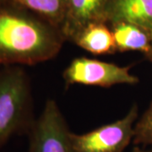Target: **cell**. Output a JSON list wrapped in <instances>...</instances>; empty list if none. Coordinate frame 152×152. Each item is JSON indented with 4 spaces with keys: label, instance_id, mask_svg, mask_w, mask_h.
I'll use <instances>...</instances> for the list:
<instances>
[{
    "label": "cell",
    "instance_id": "cell-3",
    "mask_svg": "<svg viewBox=\"0 0 152 152\" xmlns=\"http://www.w3.org/2000/svg\"><path fill=\"white\" fill-rule=\"evenodd\" d=\"M139 107L134 103L124 118L88 133L71 134L75 152H123L133 142Z\"/></svg>",
    "mask_w": 152,
    "mask_h": 152
},
{
    "label": "cell",
    "instance_id": "cell-1",
    "mask_svg": "<svg viewBox=\"0 0 152 152\" xmlns=\"http://www.w3.org/2000/svg\"><path fill=\"white\" fill-rule=\"evenodd\" d=\"M64 40L61 30L0 4V65H35L53 59Z\"/></svg>",
    "mask_w": 152,
    "mask_h": 152
},
{
    "label": "cell",
    "instance_id": "cell-6",
    "mask_svg": "<svg viewBox=\"0 0 152 152\" xmlns=\"http://www.w3.org/2000/svg\"><path fill=\"white\" fill-rule=\"evenodd\" d=\"M104 17L117 22H129L145 29L152 37V0H110Z\"/></svg>",
    "mask_w": 152,
    "mask_h": 152
},
{
    "label": "cell",
    "instance_id": "cell-7",
    "mask_svg": "<svg viewBox=\"0 0 152 152\" xmlns=\"http://www.w3.org/2000/svg\"><path fill=\"white\" fill-rule=\"evenodd\" d=\"M73 42L80 48L94 55L113 54L117 53L112 30L101 21L89 24L78 34Z\"/></svg>",
    "mask_w": 152,
    "mask_h": 152
},
{
    "label": "cell",
    "instance_id": "cell-13",
    "mask_svg": "<svg viewBox=\"0 0 152 152\" xmlns=\"http://www.w3.org/2000/svg\"><path fill=\"white\" fill-rule=\"evenodd\" d=\"M1 2H2V0H0V4H1Z\"/></svg>",
    "mask_w": 152,
    "mask_h": 152
},
{
    "label": "cell",
    "instance_id": "cell-4",
    "mask_svg": "<svg viewBox=\"0 0 152 152\" xmlns=\"http://www.w3.org/2000/svg\"><path fill=\"white\" fill-rule=\"evenodd\" d=\"M71 134L58 103L48 99L27 134L29 152H75Z\"/></svg>",
    "mask_w": 152,
    "mask_h": 152
},
{
    "label": "cell",
    "instance_id": "cell-10",
    "mask_svg": "<svg viewBox=\"0 0 152 152\" xmlns=\"http://www.w3.org/2000/svg\"><path fill=\"white\" fill-rule=\"evenodd\" d=\"M133 143L135 145H152V102L136 122Z\"/></svg>",
    "mask_w": 152,
    "mask_h": 152
},
{
    "label": "cell",
    "instance_id": "cell-12",
    "mask_svg": "<svg viewBox=\"0 0 152 152\" xmlns=\"http://www.w3.org/2000/svg\"><path fill=\"white\" fill-rule=\"evenodd\" d=\"M145 58H146L148 61H150V62H151V63L152 64V48H151V50L150 51V53H149L148 54L145 55Z\"/></svg>",
    "mask_w": 152,
    "mask_h": 152
},
{
    "label": "cell",
    "instance_id": "cell-2",
    "mask_svg": "<svg viewBox=\"0 0 152 152\" xmlns=\"http://www.w3.org/2000/svg\"><path fill=\"white\" fill-rule=\"evenodd\" d=\"M35 119L26 71L21 66H4L0 70V149L15 135H27Z\"/></svg>",
    "mask_w": 152,
    "mask_h": 152
},
{
    "label": "cell",
    "instance_id": "cell-8",
    "mask_svg": "<svg viewBox=\"0 0 152 152\" xmlns=\"http://www.w3.org/2000/svg\"><path fill=\"white\" fill-rule=\"evenodd\" d=\"M117 53L136 51L145 55L152 48V37L145 29L129 22L114 23L112 30Z\"/></svg>",
    "mask_w": 152,
    "mask_h": 152
},
{
    "label": "cell",
    "instance_id": "cell-11",
    "mask_svg": "<svg viewBox=\"0 0 152 152\" xmlns=\"http://www.w3.org/2000/svg\"><path fill=\"white\" fill-rule=\"evenodd\" d=\"M132 152H152V149L151 150H144V149H142L140 147L136 146L133 149Z\"/></svg>",
    "mask_w": 152,
    "mask_h": 152
},
{
    "label": "cell",
    "instance_id": "cell-5",
    "mask_svg": "<svg viewBox=\"0 0 152 152\" xmlns=\"http://www.w3.org/2000/svg\"><path fill=\"white\" fill-rule=\"evenodd\" d=\"M131 66H120L113 63L90 58H75L63 72L66 86L84 85L103 88L117 85H136L140 80L132 75Z\"/></svg>",
    "mask_w": 152,
    "mask_h": 152
},
{
    "label": "cell",
    "instance_id": "cell-9",
    "mask_svg": "<svg viewBox=\"0 0 152 152\" xmlns=\"http://www.w3.org/2000/svg\"><path fill=\"white\" fill-rule=\"evenodd\" d=\"M17 4L45 17L57 21L66 15L67 0H14Z\"/></svg>",
    "mask_w": 152,
    "mask_h": 152
}]
</instances>
